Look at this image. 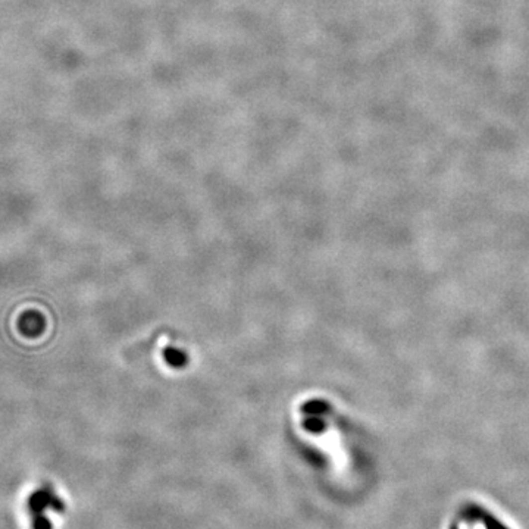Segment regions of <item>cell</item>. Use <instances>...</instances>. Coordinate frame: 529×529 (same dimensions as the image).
I'll list each match as a JSON object with an SVG mask.
<instances>
[{"instance_id":"6da1fadb","label":"cell","mask_w":529,"mask_h":529,"mask_svg":"<svg viewBox=\"0 0 529 529\" xmlns=\"http://www.w3.org/2000/svg\"><path fill=\"white\" fill-rule=\"evenodd\" d=\"M163 357H165V360H166L171 366H174V368H181V366H184L186 359H187L183 351L175 350V348H171V347L163 351Z\"/></svg>"}]
</instances>
